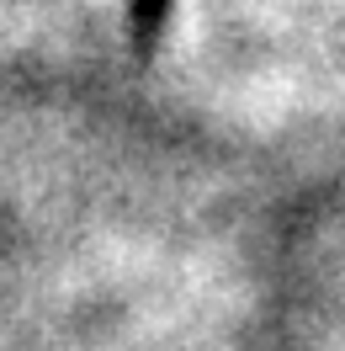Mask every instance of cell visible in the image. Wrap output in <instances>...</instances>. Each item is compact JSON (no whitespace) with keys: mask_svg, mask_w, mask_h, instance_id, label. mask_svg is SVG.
Masks as SVG:
<instances>
[{"mask_svg":"<svg viewBox=\"0 0 345 351\" xmlns=\"http://www.w3.org/2000/svg\"><path fill=\"white\" fill-rule=\"evenodd\" d=\"M165 5H170V0H128L133 27H138V38H144V43L159 32V22H165Z\"/></svg>","mask_w":345,"mask_h":351,"instance_id":"obj_1","label":"cell"}]
</instances>
